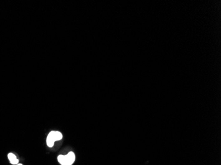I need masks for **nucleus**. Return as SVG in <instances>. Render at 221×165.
<instances>
[{"label": "nucleus", "mask_w": 221, "mask_h": 165, "mask_svg": "<svg viewBox=\"0 0 221 165\" xmlns=\"http://www.w3.org/2000/svg\"><path fill=\"white\" fill-rule=\"evenodd\" d=\"M57 161L61 165H72L75 161V155L74 152L70 151L65 155H58Z\"/></svg>", "instance_id": "f257e3e1"}, {"label": "nucleus", "mask_w": 221, "mask_h": 165, "mask_svg": "<svg viewBox=\"0 0 221 165\" xmlns=\"http://www.w3.org/2000/svg\"><path fill=\"white\" fill-rule=\"evenodd\" d=\"M62 138L63 135L60 131H51L46 137V145L48 147H52L56 141H60Z\"/></svg>", "instance_id": "f03ea898"}, {"label": "nucleus", "mask_w": 221, "mask_h": 165, "mask_svg": "<svg viewBox=\"0 0 221 165\" xmlns=\"http://www.w3.org/2000/svg\"><path fill=\"white\" fill-rule=\"evenodd\" d=\"M7 158L9 163L13 165H17V164L19 163V159L17 158V156H16L13 153H9L7 155Z\"/></svg>", "instance_id": "7ed1b4c3"}, {"label": "nucleus", "mask_w": 221, "mask_h": 165, "mask_svg": "<svg viewBox=\"0 0 221 165\" xmlns=\"http://www.w3.org/2000/svg\"><path fill=\"white\" fill-rule=\"evenodd\" d=\"M17 165H23V164H21V163H19V164H17Z\"/></svg>", "instance_id": "20e7f679"}]
</instances>
